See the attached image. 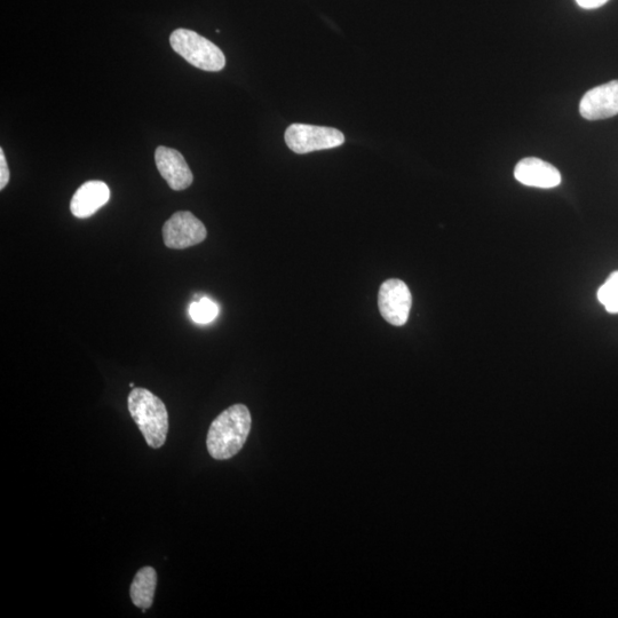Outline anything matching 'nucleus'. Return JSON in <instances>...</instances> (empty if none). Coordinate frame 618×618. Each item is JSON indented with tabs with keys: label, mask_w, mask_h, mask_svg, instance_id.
Instances as JSON below:
<instances>
[{
	"label": "nucleus",
	"mask_w": 618,
	"mask_h": 618,
	"mask_svg": "<svg viewBox=\"0 0 618 618\" xmlns=\"http://www.w3.org/2000/svg\"><path fill=\"white\" fill-rule=\"evenodd\" d=\"M158 172L168 182L171 189L180 192L192 186L193 172L180 152L176 149L160 146L155 152Z\"/></svg>",
	"instance_id": "6e6552de"
},
{
	"label": "nucleus",
	"mask_w": 618,
	"mask_h": 618,
	"mask_svg": "<svg viewBox=\"0 0 618 618\" xmlns=\"http://www.w3.org/2000/svg\"><path fill=\"white\" fill-rule=\"evenodd\" d=\"M412 296L408 285L391 279L382 284L378 293V307L385 321L394 327H403L409 319Z\"/></svg>",
	"instance_id": "423d86ee"
},
{
	"label": "nucleus",
	"mask_w": 618,
	"mask_h": 618,
	"mask_svg": "<svg viewBox=\"0 0 618 618\" xmlns=\"http://www.w3.org/2000/svg\"><path fill=\"white\" fill-rule=\"evenodd\" d=\"M514 177L522 185L550 189L561 184V174L557 168L540 158L528 157L515 166Z\"/></svg>",
	"instance_id": "1a4fd4ad"
},
{
	"label": "nucleus",
	"mask_w": 618,
	"mask_h": 618,
	"mask_svg": "<svg viewBox=\"0 0 618 618\" xmlns=\"http://www.w3.org/2000/svg\"><path fill=\"white\" fill-rule=\"evenodd\" d=\"M157 585V574L152 567L139 570L131 585V599L133 604L141 609L152 607Z\"/></svg>",
	"instance_id": "9b49d317"
},
{
	"label": "nucleus",
	"mask_w": 618,
	"mask_h": 618,
	"mask_svg": "<svg viewBox=\"0 0 618 618\" xmlns=\"http://www.w3.org/2000/svg\"><path fill=\"white\" fill-rule=\"evenodd\" d=\"M170 43L174 52H177L197 69L217 73L226 66L223 51L195 31L188 29L174 30L170 37Z\"/></svg>",
	"instance_id": "7ed1b4c3"
},
{
	"label": "nucleus",
	"mask_w": 618,
	"mask_h": 618,
	"mask_svg": "<svg viewBox=\"0 0 618 618\" xmlns=\"http://www.w3.org/2000/svg\"><path fill=\"white\" fill-rule=\"evenodd\" d=\"M130 387H132V388H133V387H134V383H131V384H130Z\"/></svg>",
	"instance_id": "dca6fc26"
},
{
	"label": "nucleus",
	"mask_w": 618,
	"mask_h": 618,
	"mask_svg": "<svg viewBox=\"0 0 618 618\" xmlns=\"http://www.w3.org/2000/svg\"><path fill=\"white\" fill-rule=\"evenodd\" d=\"M252 418L244 404H234L212 422L206 439L209 454L225 461L240 453L251 431Z\"/></svg>",
	"instance_id": "f257e3e1"
},
{
	"label": "nucleus",
	"mask_w": 618,
	"mask_h": 618,
	"mask_svg": "<svg viewBox=\"0 0 618 618\" xmlns=\"http://www.w3.org/2000/svg\"><path fill=\"white\" fill-rule=\"evenodd\" d=\"M11 177L9 165H7L3 148H0V189H4L9 184Z\"/></svg>",
	"instance_id": "4468645a"
},
{
	"label": "nucleus",
	"mask_w": 618,
	"mask_h": 618,
	"mask_svg": "<svg viewBox=\"0 0 618 618\" xmlns=\"http://www.w3.org/2000/svg\"><path fill=\"white\" fill-rule=\"evenodd\" d=\"M580 113L589 121L606 120L618 115V81L594 87L585 93Z\"/></svg>",
	"instance_id": "0eeeda50"
},
{
	"label": "nucleus",
	"mask_w": 618,
	"mask_h": 618,
	"mask_svg": "<svg viewBox=\"0 0 618 618\" xmlns=\"http://www.w3.org/2000/svg\"><path fill=\"white\" fill-rule=\"evenodd\" d=\"M109 198L110 190L105 182L87 181L77 189L70 202V211L76 218H89L105 206Z\"/></svg>",
	"instance_id": "9d476101"
},
{
	"label": "nucleus",
	"mask_w": 618,
	"mask_h": 618,
	"mask_svg": "<svg viewBox=\"0 0 618 618\" xmlns=\"http://www.w3.org/2000/svg\"><path fill=\"white\" fill-rule=\"evenodd\" d=\"M608 0H576V3L585 10L598 9V7L604 6Z\"/></svg>",
	"instance_id": "2eb2a0df"
},
{
	"label": "nucleus",
	"mask_w": 618,
	"mask_h": 618,
	"mask_svg": "<svg viewBox=\"0 0 618 618\" xmlns=\"http://www.w3.org/2000/svg\"><path fill=\"white\" fill-rule=\"evenodd\" d=\"M219 313V307L209 298L194 301L189 306V315L196 323L206 324L215 320Z\"/></svg>",
	"instance_id": "ddd939ff"
},
{
	"label": "nucleus",
	"mask_w": 618,
	"mask_h": 618,
	"mask_svg": "<svg viewBox=\"0 0 618 618\" xmlns=\"http://www.w3.org/2000/svg\"><path fill=\"white\" fill-rule=\"evenodd\" d=\"M285 144L293 153L304 155L344 145L342 131L327 126L292 124L284 134Z\"/></svg>",
	"instance_id": "20e7f679"
},
{
	"label": "nucleus",
	"mask_w": 618,
	"mask_h": 618,
	"mask_svg": "<svg viewBox=\"0 0 618 618\" xmlns=\"http://www.w3.org/2000/svg\"><path fill=\"white\" fill-rule=\"evenodd\" d=\"M129 411L149 447L164 446L169 432V414L164 402L146 388H133L129 395Z\"/></svg>",
	"instance_id": "f03ea898"
},
{
	"label": "nucleus",
	"mask_w": 618,
	"mask_h": 618,
	"mask_svg": "<svg viewBox=\"0 0 618 618\" xmlns=\"http://www.w3.org/2000/svg\"><path fill=\"white\" fill-rule=\"evenodd\" d=\"M598 299L608 313L618 314V272L610 275L599 289Z\"/></svg>",
	"instance_id": "f8f14e48"
},
{
	"label": "nucleus",
	"mask_w": 618,
	"mask_h": 618,
	"mask_svg": "<svg viewBox=\"0 0 618 618\" xmlns=\"http://www.w3.org/2000/svg\"><path fill=\"white\" fill-rule=\"evenodd\" d=\"M208 231L192 212L180 211L163 226V240L169 249L184 250L202 243Z\"/></svg>",
	"instance_id": "39448f33"
}]
</instances>
